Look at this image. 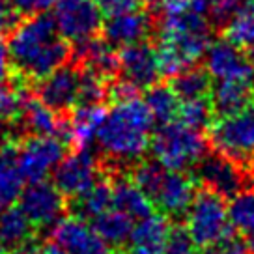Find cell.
<instances>
[{
	"mask_svg": "<svg viewBox=\"0 0 254 254\" xmlns=\"http://www.w3.org/2000/svg\"><path fill=\"white\" fill-rule=\"evenodd\" d=\"M11 65L19 77L40 80L67 62L71 49L58 36L55 17H28L13 28L8 43Z\"/></svg>",
	"mask_w": 254,
	"mask_h": 254,
	"instance_id": "obj_1",
	"label": "cell"
},
{
	"mask_svg": "<svg viewBox=\"0 0 254 254\" xmlns=\"http://www.w3.org/2000/svg\"><path fill=\"white\" fill-rule=\"evenodd\" d=\"M153 122L155 120L146 103L138 97L114 103V109L107 112L95 140L111 163L131 165L142 159L150 148Z\"/></svg>",
	"mask_w": 254,
	"mask_h": 254,
	"instance_id": "obj_2",
	"label": "cell"
},
{
	"mask_svg": "<svg viewBox=\"0 0 254 254\" xmlns=\"http://www.w3.org/2000/svg\"><path fill=\"white\" fill-rule=\"evenodd\" d=\"M150 148L155 161L167 170L185 172L196 167L207 153V140L198 129L182 124L180 120L161 124L150 138Z\"/></svg>",
	"mask_w": 254,
	"mask_h": 254,
	"instance_id": "obj_3",
	"label": "cell"
},
{
	"mask_svg": "<svg viewBox=\"0 0 254 254\" xmlns=\"http://www.w3.org/2000/svg\"><path fill=\"white\" fill-rule=\"evenodd\" d=\"M209 140L215 151L232 159L241 168L254 165V107L232 114L226 118H217L209 127Z\"/></svg>",
	"mask_w": 254,
	"mask_h": 254,
	"instance_id": "obj_4",
	"label": "cell"
},
{
	"mask_svg": "<svg viewBox=\"0 0 254 254\" xmlns=\"http://www.w3.org/2000/svg\"><path fill=\"white\" fill-rule=\"evenodd\" d=\"M159 40H167L180 49L185 60L192 65L206 55L211 45V26L206 15L194 11H182L174 15L159 17L157 21Z\"/></svg>",
	"mask_w": 254,
	"mask_h": 254,
	"instance_id": "obj_5",
	"label": "cell"
},
{
	"mask_svg": "<svg viewBox=\"0 0 254 254\" xmlns=\"http://www.w3.org/2000/svg\"><path fill=\"white\" fill-rule=\"evenodd\" d=\"M226 198L202 185L187 211V230L196 247H207L230 230Z\"/></svg>",
	"mask_w": 254,
	"mask_h": 254,
	"instance_id": "obj_6",
	"label": "cell"
},
{
	"mask_svg": "<svg viewBox=\"0 0 254 254\" xmlns=\"http://www.w3.org/2000/svg\"><path fill=\"white\" fill-rule=\"evenodd\" d=\"M53 17L60 36L73 45L92 40L103 28V11L94 0H58Z\"/></svg>",
	"mask_w": 254,
	"mask_h": 254,
	"instance_id": "obj_7",
	"label": "cell"
},
{
	"mask_svg": "<svg viewBox=\"0 0 254 254\" xmlns=\"http://www.w3.org/2000/svg\"><path fill=\"white\" fill-rule=\"evenodd\" d=\"M64 140L56 136L32 135L17 146V165L28 183L45 180L64 159Z\"/></svg>",
	"mask_w": 254,
	"mask_h": 254,
	"instance_id": "obj_8",
	"label": "cell"
},
{
	"mask_svg": "<svg viewBox=\"0 0 254 254\" xmlns=\"http://www.w3.org/2000/svg\"><path fill=\"white\" fill-rule=\"evenodd\" d=\"M99 174L101 168L90 148L75 150L55 167L53 183L60 189L64 196L77 198L99 180Z\"/></svg>",
	"mask_w": 254,
	"mask_h": 254,
	"instance_id": "obj_9",
	"label": "cell"
},
{
	"mask_svg": "<svg viewBox=\"0 0 254 254\" xmlns=\"http://www.w3.org/2000/svg\"><path fill=\"white\" fill-rule=\"evenodd\" d=\"M196 178L204 187L215 190L222 198H232L241 189H245V180L249 176H245L238 163L213 150L207 151L196 163Z\"/></svg>",
	"mask_w": 254,
	"mask_h": 254,
	"instance_id": "obj_10",
	"label": "cell"
},
{
	"mask_svg": "<svg viewBox=\"0 0 254 254\" xmlns=\"http://www.w3.org/2000/svg\"><path fill=\"white\" fill-rule=\"evenodd\" d=\"M79 79L80 67L64 64L47 77L36 80L34 94L49 109L58 114H67L73 111V105H77L79 99Z\"/></svg>",
	"mask_w": 254,
	"mask_h": 254,
	"instance_id": "obj_11",
	"label": "cell"
},
{
	"mask_svg": "<svg viewBox=\"0 0 254 254\" xmlns=\"http://www.w3.org/2000/svg\"><path fill=\"white\" fill-rule=\"evenodd\" d=\"M19 207L34 226H53L65 209L64 194L53 182L40 180L28 183L19 196Z\"/></svg>",
	"mask_w": 254,
	"mask_h": 254,
	"instance_id": "obj_12",
	"label": "cell"
},
{
	"mask_svg": "<svg viewBox=\"0 0 254 254\" xmlns=\"http://www.w3.org/2000/svg\"><path fill=\"white\" fill-rule=\"evenodd\" d=\"M51 239L65 254H109L111 249L94 226L79 215L58 219L53 224Z\"/></svg>",
	"mask_w": 254,
	"mask_h": 254,
	"instance_id": "obj_13",
	"label": "cell"
},
{
	"mask_svg": "<svg viewBox=\"0 0 254 254\" xmlns=\"http://www.w3.org/2000/svg\"><path fill=\"white\" fill-rule=\"evenodd\" d=\"M206 69L213 79H241L254 82V65L243 49L222 38L206 51Z\"/></svg>",
	"mask_w": 254,
	"mask_h": 254,
	"instance_id": "obj_14",
	"label": "cell"
},
{
	"mask_svg": "<svg viewBox=\"0 0 254 254\" xmlns=\"http://www.w3.org/2000/svg\"><path fill=\"white\" fill-rule=\"evenodd\" d=\"M120 73L124 75V79L133 82L140 90L155 84L161 77L157 67L155 47H151L146 41H138L133 45L122 47V51H120Z\"/></svg>",
	"mask_w": 254,
	"mask_h": 254,
	"instance_id": "obj_15",
	"label": "cell"
},
{
	"mask_svg": "<svg viewBox=\"0 0 254 254\" xmlns=\"http://www.w3.org/2000/svg\"><path fill=\"white\" fill-rule=\"evenodd\" d=\"M194 194H196V185L189 174L168 170L157 196L153 198V204L161 209L163 215L180 219L183 215H187L194 200Z\"/></svg>",
	"mask_w": 254,
	"mask_h": 254,
	"instance_id": "obj_16",
	"label": "cell"
},
{
	"mask_svg": "<svg viewBox=\"0 0 254 254\" xmlns=\"http://www.w3.org/2000/svg\"><path fill=\"white\" fill-rule=\"evenodd\" d=\"M151 17L146 11H122L109 15V19L103 23L105 40L114 47H126L138 41H144V38L151 32Z\"/></svg>",
	"mask_w": 254,
	"mask_h": 254,
	"instance_id": "obj_17",
	"label": "cell"
},
{
	"mask_svg": "<svg viewBox=\"0 0 254 254\" xmlns=\"http://www.w3.org/2000/svg\"><path fill=\"white\" fill-rule=\"evenodd\" d=\"M75 62L105 80L116 79L120 73V53L107 40H97V36L75 43Z\"/></svg>",
	"mask_w": 254,
	"mask_h": 254,
	"instance_id": "obj_18",
	"label": "cell"
},
{
	"mask_svg": "<svg viewBox=\"0 0 254 254\" xmlns=\"http://www.w3.org/2000/svg\"><path fill=\"white\" fill-rule=\"evenodd\" d=\"M107 109L99 105H79L65 122V142L75 150H86L94 144L95 136L107 118Z\"/></svg>",
	"mask_w": 254,
	"mask_h": 254,
	"instance_id": "obj_19",
	"label": "cell"
},
{
	"mask_svg": "<svg viewBox=\"0 0 254 254\" xmlns=\"http://www.w3.org/2000/svg\"><path fill=\"white\" fill-rule=\"evenodd\" d=\"M170 228V221L163 213H151L150 217L140 219L127 239V251L129 254H163Z\"/></svg>",
	"mask_w": 254,
	"mask_h": 254,
	"instance_id": "obj_20",
	"label": "cell"
},
{
	"mask_svg": "<svg viewBox=\"0 0 254 254\" xmlns=\"http://www.w3.org/2000/svg\"><path fill=\"white\" fill-rule=\"evenodd\" d=\"M254 82L241 79H221L211 88V107L215 118H226L245 111L254 101Z\"/></svg>",
	"mask_w": 254,
	"mask_h": 254,
	"instance_id": "obj_21",
	"label": "cell"
},
{
	"mask_svg": "<svg viewBox=\"0 0 254 254\" xmlns=\"http://www.w3.org/2000/svg\"><path fill=\"white\" fill-rule=\"evenodd\" d=\"M23 129L30 135L56 136L65 142V122L38 97H26L21 111Z\"/></svg>",
	"mask_w": 254,
	"mask_h": 254,
	"instance_id": "obj_22",
	"label": "cell"
},
{
	"mask_svg": "<svg viewBox=\"0 0 254 254\" xmlns=\"http://www.w3.org/2000/svg\"><path fill=\"white\" fill-rule=\"evenodd\" d=\"M112 207L129 215L133 221L146 219L153 213V202L133 180L116 176L112 180Z\"/></svg>",
	"mask_w": 254,
	"mask_h": 254,
	"instance_id": "obj_23",
	"label": "cell"
},
{
	"mask_svg": "<svg viewBox=\"0 0 254 254\" xmlns=\"http://www.w3.org/2000/svg\"><path fill=\"white\" fill-rule=\"evenodd\" d=\"M34 238V224L21 207L9 206L0 211V243L6 251H17Z\"/></svg>",
	"mask_w": 254,
	"mask_h": 254,
	"instance_id": "obj_24",
	"label": "cell"
},
{
	"mask_svg": "<svg viewBox=\"0 0 254 254\" xmlns=\"http://www.w3.org/2000/svg\"><path fill=\"white\" fill-rule=\"evenodd\" d=\"M23 182L17 165V146L9 142L0 148V211L19 200L23 192Z\"/></svg>",
	"mask_w": 254,
	"mask_h": 254,
	"instance_id": "obj_25",
	"label": "cell"
},
{
	"mask_svg": "<svg viewBox=\"0 0 254 254\" xmlns=\"http://www.w3.org/2000/svg\"><path fill=\"white\" fill-rule=\"evenodd\" d=\"M144 103L157 124H168V122H174L178 118L182 101L172 90V86L155 82L150 88H146Z\"/></svg>",
	"mask_w": 254,
	"mask_h": 254,
	"instance_id": "obj_26",
	"label": "cell"
},
{
	"mask_svg": "<svg viewBox=\"0 0 254 254\" xmlns=\"http://www.w3.org/2000/svg\"><path fill=\"white\" fill-rule=\"evenodd\" d=\"M211 75L206 67H187L182 73L172 77V90L180 97V101H189V99H198V97H207L211 94Z\"/></svg>",
	"mask_w": 254,
	"mask_h": 254,
	"instance_id": "obj_27",
	"label": "cell"
},
{
	"mask_svg": "<svg viewBox=\"0 0 254 254\" xmlns=\"http://www.w3.org/2000/svg\"><path fill=\"white\" fill-rule=\"evenodd\" d=\"M92 226L109 247H120L127 243V239L131 236L133 219L129 215L122 213L116 207H111L109 211L95 217Z\"/></svg>",
	"mask_w": 254,
	"mask_h": 254,
	"instance_id": "obj_28",
	"label": "cell"
},
{
	"mask_svg": "<svg viewBox=\"0 0 254 254\" xmlns=\"http://www.w3.org/2000/svg\"><path fill=\"white\" fill-rule=\"evenodd\" d=\"M112 207V182L107 178H99L97 182L80 196L75 198V211L82 219L99 217Z\"/></svg>",
	"mask_w": 254,
	"mask_h": 254,
	"instance_id": "obj_29",
	"label": "cell"
},
{
	"mask_svg": "<svg viewBox=\"0 0 254 254\" xmlns=\"http://www.w3.org/2000/svg\"><path fill=\"white\" fill-rule=\"evenodd\" d=\"M222 36L239 49L254 45V2H245L222 26Z\"/></svg>",
	"mask_w": 254,
	"mask_h": 254,
	"instance_id": "obj_30",
	"label": "cell"
},
{
	"mask_svg": "<svg viewBox=\"0 0 254 254\" xmlns=\"http://www.w3.org/2000/svg\"><path fill=\"white\" fill-rule=\"evenodd\" d=\"M228 221L234 230L251 234L254 230V187L241 189L228 204Z\"/></svg>",
	"mask_w": 254,
	"mask_h": 254,
	"instance_id": "obj_31",
	"label": "cell"
},
{
	"mask_svg": "<svg viewBox=\"0 0 254 254\" xmlns=\"http://www.w3.org/2000/svg\"><path fill=\"white\" fill-rule=\"evenodd\" d=\"M168 170L159 161H140V163H136L135 168H133V182L140 187V189L146 192V196L153 202V198L157 196L159 189H161V185L165 182V178H167Z\"/></svg>",
	"mask_w": 254,
	"mask_h": 254,
	"instance_id": "obj_32",
	"label": "cell"
},
{
	"mask_svg": "<svg viewBox=\"0 0 254 254\" xmlns=\"http://www.w3.org/2000/svg\"><path fill=\"white\" fill-rule=\"evenodd\" d=\"M215 118L213 107L211 101L207 97H198V99H189V101H182L180 105V112H178V118L182 124L192 127V129H207L211 127Z\"/></svg>",
	"mask_w": 254,
	"mask_h": 254,
	"instance_id": "obj_33",
	"label": "cell"
},
{
	"mask_svg": "<svg viewBox=\"0 0 254 254\" xmlns=\"http://www.w3.org/2000/svg\"><path fill=\"white\" fill-rule=\"evenodd\" d=\"M155 56H157V67L161 77L172 79L178 73H182L183 69L190 67V64L185 60V56L180 53V49L167 40H157Z\"/></svg>",
	"mask_w": 254,
	"mask_h": 254,
	"instance_id": "obj_34",
	"label": "cell"
},
{
	"mask_svg": "<svg viewBox=\"0 0 254 254\" xmlns=\"http://www.w3.org/2000/svg\"><path fill=\"white\" fill-rule=\"evenodd\" d=\"M107 97V80L90 69L80 67L79 99L77 105H99Z\"/></svg>",
	"mask_w": 254,
	"mask_h": 254,
	"instance_id": "obj_35",
	"label": "cell"
},
{
	"mask_svg": "<svg viewBox=\"0 0 254 254\" xmlns=\"http://www.w3.org/2000/svg\"><path fill=\"white\" fill-rule=\"evenodd\" d=\"M24 95L23 88L13 86V80H8L4 84H0V118L2 120H11L19 118L21 111L24 105Z\"/></svg>",
	"mask_w": 254,
	"mask_h": 254,
	"instance_id": "obj_36",
	"label": "cell"
},
{
	"mask_svg": "<svg viewBox=\"0 0 254 254\" xmlns=\"http://www.w3.org/2000/svg\"><path fill=\"white\" fill-rule=\"evenodd\" d=\"M202 254H251V251H249L247 241L241 238V234L230 228L221 239H217L211 245L204 247Z\"/></svg>",
	"mask_w": 254,
	"mask_h": 254,
	"instance_id": "obj_37",
	"label": "cell"
},
{
	"mask_svg": "<svg viewBox=\"0 0 254 254\" xmlns=\"http://www.w3.org/2000/svg\"><path fill=\"white\" fill-rule=\"evenodd\" d=\"M163 254H196V243L190 238L187 226L174 224L168 234V241Z\"/></svg>",
	"mask_w": 254,
	"mask_h": 254,
	"instance_id": "obj_38",
	"label": "cell"
},
{
	"mask_svg": "<svg viewBox=\"0 0 254 254\" xmlns=\"http://www.w3.org/2000/svg\"><path fill=\"white\" fill-rule=\"evenodd\" d=\"M249 0H209V17L215 24L224 26L226 21Z\"/></svg>",
	"mask_w": 254,
	"mask_h": 254,
	"instance_id": "obj_39",
	"label": "cell"
},
{
	"mask_svg": "<svg viewBox=\"0 0 254 254\" xmlns=\"http://www.w3.org/2000/svg\"><path fill=\"white\" fill-rule=\"evenodd\" d=\"M138 94H140V88L135 86L127 79H112L111 84L107 86V97L112 103H124L129 99H136Z\"/></svg>",
	"mask_w": 254,
	"mask_h": 254,
	"instance_id": "obj_40",
	"label": "cell"
},
{
	"mask_svg": "<svg viewBox=\"0 0 254 254\" xmlns=\"http://www.w3.org/2000/svg\"><path fill=\"white\" fill-rule=\"evenodd\" d=\"M144 4L148 6V9H151L153 19L165 15H174V13H182L187 11L190 6V0H142Z\"/></svg>",
	"mask_w": 254,
	"mask_h": 254,
	"instance_id": "obj_41",
	"label": "cell"
},
{
	"mask_svg": "<svg viewBox=\"0 0 254 254\" xmlns=\"http://www.w3.org/2000/svg\"><path fill=\"white\" fill-rule=\"evenodd\" d=\"M9 2H11V6L15 8L19 15L34 17L55 8L58 0H9Z\"/></svg>",
	"mask_w": 254,
	"mask_h": 254,
	"instance_id": "obj_42",
	"label": "cell"
},
{
	"mask_svg": "<svg viewBox=\"0 0 254 254\" xmlns=\"http://www.w3.org/2000/svg\"><path fill=\"white\" fill-rule=\"evenodd\" d=\"M17 24H19V13L11 6V2L9 0H0V38L13 32Z\"/></svg>",
	"mask_w": 254,
	"mask_h": 254,
	"instance_id": "obj_43",
	"label": "cell"
},
{
	"mask_svg": "<svg viewBox=\"0 0 254 254\" xmlns=\"http://www.w3.org/2000/svg\"><path fill=\"white\" fill-rule=\"evenodd\" d=\"M94 2L97 4V8L107 15L131 11V9H136L142 4V0H94Z\"/></svg>",
	"mask_w": 254,
	"mask_h": 254,
	"instance_id": "obj_44",
	"label": "cell"
},
{
	"mask_svg": "<svg viewBox=\"0 0 254 254\" xmlns=\"http://www.w3.org/2000/svg\"><path fill=\"white\" fill-rule=\"evenodd\" d=\"M11 69H13V65H11L8 45L0 38V84L11 80V77H9V75H11Z\"/></svg>",
	"mask_w": 254,
	"mask_h": 254,
	"instance_id": "obj_45",
	"label": "cell"
},
{
	"mask_svg": "<svg viewBox=\"0 0 254 254\" xmlns=\"http://www.w3.org/2000/svg\"><path fill=\"white\" fill-rule=\"evenodd\" d=\"M9 142H13V126L9 124V120L0 118V148Z\"/></svg>",
	"mask_w": 254,
	"mask_h": 254,
	"instance_id": "obj_46",
	"label": "cell"
},
{
	"mask_svg": "<svg viewBox=\"0 0 254 254\" xmlns=\"http://www.w3.org/2000/svg\"><path fill=\"white\" fill-rule=\"evenodd\" d=\"M38 254H65L58 245L55 243H47L43 247H38Z\"/></svg>",
	"mask_w": 254,
	"mask_h": 254,
	"instance_id": "obj_47",
	"label": "cell"
},
{
	"mask_svg": "<svg viewBox=\"0 0 254 254\" xmlns=\"http://www.w3.org/2000/svg\"><path fill=\"white\" fill-rule=\"evenodd\" d=\"M11 254H38V247H34L28 243V245L17 249V251H11Z\"/></svg>",
	"mask_w": 254,
	"mask_h": 254,
	"instance_id": "obj_48",
	"label": "cell"
},
{
	"mask_svg": "<svg viewBox=\"0 0 254 254\" xmlns=\"http://www.w3.org/2000/svg\"><path fill=\"white\" fill-rule=\"evenodd\" d=\"M249 238H247V245H249V251H251V254H254V230L251 232V234H247Z\"/></svg>",
	"mask_w": 254,
	"mask_h": 254,
	"instance_id": "obj_49",
	"label": "cell"
},
{
	"mask_svg": "<svg viewBox=\"0 0 254 254\" xmlns=\"http://www.w3.org/2000/svg\"><path fill=\"white\" fill-rule=\"evenodd\" d=\"M249 56H251V60H254V45L249 49Z\"/></svg>",
	"mask_w": 254,
	"mask_h": 254,
	"instance_id": "obj_50",
	"label": "cell"
},
{
	"mask_svg": "<svg viewBox=\"0 0 254 254\" xmlns=\"http://www.w3.org/2000/svg\"><path fill=\"white\" fill-rule=\"evenodd\" d=\"M0 254H6V249L2 247V243H0Z\"/></svg>",
	"mask_w": 254,
	"mask_h": 254,
	"instance_id": "obj_51",
	"label": "cell"
},
{
	"mask_svg": "<svg viewBox=\"0 0 254 254\" xmlns=\"http://www.w3.org/2000/svg\"><path fill=\"white\" fill-rule=\"evenodd\" d=\"M253 90H254V86H253Z\"/></svg>",
	"mask_w": 254,
	"mask_h": 254,
	"instance_id": "obj_52",
	"label": "cell"
}]
</instances>
